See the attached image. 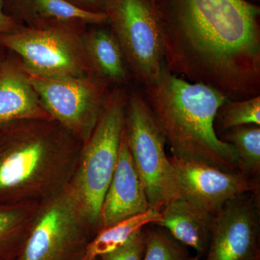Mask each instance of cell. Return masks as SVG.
I'll return each mask as SVG.
<instances>
[{"mask_svg":"<svg viewBox=\"0 0 260 260\" xmlns=\"http://www.w3.org/2000/svg\"><path fill=\"white\" fill-rule=\"evenodd\" d=\"M85 31L58 25H23L16 31L0 34V48L13 53L26 73L37 76L96 75L84 47Z\"/></svg>","mask_w":260,"mask_h":260,"instance_id":"5b68a950","label":"cell"},{"mask_svg":"<svg viewBox=\"0 0 260 260\" xmlns=\"http://www.w3.org/2000/svg\"><path fill=\"white\" fill-rule=\"evenodd\" d=\"M84 47L95 74L110 84L123 86L129 70L120 45L112 30L92 29L83 34Z\"/></svg>","mask_w":260,"mask_h":260,"instance_id":"9a60e30c","label":"cell"},{"mask_svg":"<svg viewBox=\"0 0 260 260\" xmlns=\"http://www.w3.org/2000/svg\"><path fill=\"white\" fill-rule=\"evenodd\" d=\"M149 209L150 205L133 162L124 127L115 172L103 202L100 230Z\"/></svg>","mask_w":260,"mask_h":260,"instance_id":"7c38bea8","label":"cell"},{"mask_svg":"<svg viewBox=\"0 0 260 260\" xmlns=\"http://www.w3.org/2000/svg\"><path fill=\"white\" fill-rule=\"evenodd\" d=\"M258 194L241 195L214 214L205 260H260Z\"/></svg>","mask_w":260,"mask_h":260,"instance_id":"30bf717a","label":"cell"},{"mask_svg":"<svg viewBox=\"0 0 260 260\" xmlns=\"http://www.w3.org/2000/svg\"><path fill=\"white\" fill-rule=\"evenodd\" d=\"M26 74L51 118L83 144L85 143L102 113L110 83L96 75L48 78Z\"/></svg>","mask_w":260,"mask_h":260,"instance_id":"9c48e42d","label":"cell"},{"mask_svg":"<svg viewBox=\"0 0 260 260\" xmlns=\"http://www.w3.org/2000/svg\"><path fill=\"white\" fill-rule=\"evenodd\" d=\"M189 260H201V258H200V255L198 254L196 256H191Z\"/></svg>","mask_w":260,"mask_h":260,"instance_id":"4316f807","label":"cell"},{"mask_svg":"<svg viewBox=\"0 0 260 260\" xmlns=\"http://www.w3.org/2000/svg\"><path fill=\"white\" fill-rule=\"evenodd\" d=\"M70 3L83 8L95 12H104L105 0H68Z\"/></svg>","mask_w":260,"mask_h":260,"instance_id":"d4e9b609","label":"cell"},{"mask_svg":"<svg viewBox=\"0 0 260 260\" xmlns=\"http://www.w3.org/2000/svg\"><path fill=\"white\" fill-rule=\"evenodd\" d=\"M39 206L35 202L0 203V260H15L18 255Z\"/></svg>","mask_w":260,"mask_h":260,"instance_id":"2e32d148","label":"cell"},{"mask_svg":"<svg viewBox=\"0 0 260 260\" xmlns=\"http://www.w3.org/2000/svg\"><path fill=\"white\" fill-rule=\"evenodd\" d=\"M5 54H6V51L0 48V64H1L3 59H4Z\"/></svg>","mask_w":260,"mask_h":260,"instance_id":"484cf974","label":"cell"},{"mask_svg":"<svg viewBox=\"0 0 260 260\" xmlns=\"http://www.w3.org/2000/svg\"><path fill=\"white\" fill-rule=\"evenodd\" d=\"M144 251L141 260H189V253L184 244L159 229L144 231Z\"/></svg>","mask_w":260,"mask_h":260,"instance_id":"44dd1931","label":"cell"},{"mask_svg":"<svg viewBox=\"0 0 260 260\" xmlns=\"http://www.w3.org/2000/svg\"><path fill=\"white\" fill-rule=\"evenodd\" d=\"M167 69L229 100L259 95L260 9L246 0H150Z\"/></svg>","mask_w":260,"mask_h":260,"instance_id":"6da1fadb","label":"cell"},{"mask_svg":"<svg viewBox=\"0 0 260 260\" xmlns=\"http://www.w3.org/2000/svg\"><path fill=\"white\" fill-rule=\"evenodd\" d=\"M127 93L123 86L111 89L95 128L82 145L68 186L79 202L94 235L100 230L103 202L115 172Z\"/></svg>","mask_w":260,"mask_h":260,"instance_id":"277c9868","label":"cell"},{"mask_svg":"<svg viewBox=\"0 0 260 260\" xmlns=\"http://www.w3.org/2000/svg\"><path fill=\"white\" fill-rule=\"evenodd\" d=\"M93 236L79 202L67 186L39 203L28 237L15 260H81Z\"/></svg>","mask_w":260,"mask_h":260,"instance_id":"52a82bcc","label":"cell"},{"mask_svg":"<svg viewBox=\"0 0 260 260\" xmlns=\"http://www.w3.org/2000/svg\"><path fill=\"white\" fill-rule=\"evenodd\" d=\"M32 1L34 0H5V13L20 23L30 25Z\"/></svg>","mask_w":260,"mask_h":260,"instance_id":"603a6c76","label":"cell"},{"mask_svg":"<svg viewBox=\"0 0 260 260\" xmlns=\"http://www.w3.org/2000/svg\"><path fill=\"white\" fill-rule=\"evenodd\" d=\"M83 143L52 120H19L0 127V203H42L73 177Z\"/></svg>","mask_w":260,"mask_h":260,"instance_id":"7a4b0ae2","label":"cell"},{"mask_svg":"<svg viewBox=\"0 0 260 260\" xmlns=\"http://www.w3.org/2000/svg\"><path fill=\"white\" fill-rule=\"evenodd\" d=\"M213 215L190 200L179 196L160 210V220L155 224L202 255L208 250Z\"/></svg>","mask_w":260,"mask_h":260,"instance_id":"5bb4252c","label":"cell"},{"mask_svg":"<svg viewBox=\"0 0 260 260\" xmlns=\"http://www.w3.org/2000/svg\"><path fill=\"white\" fill-rule=\"evenodd\" d=\"M104 12L129 72L142 88L154 83L166 65L160 28L150 0H105Z\"/></svg>","mask_w":260,"mask_h":260,"instance_id":"ba28073f","label":"cell"},{"mask_svg":"<svg viewBox=\"0 0 260 260\" xmlns=\"http://www.w3.org/2000/svg\"><path fill=\"white\" fill-rule=\"evenodd\" d=\"M28 119H53L29 83L20 59L6 51L0 64V127Z\"/></svg>","mask_w":260,"mask_h":260,"instance_id":"4fadbf2b","label":"cell"},{"mask_svg":"<svg viewBox=\"0 0 260 260\" xmlns=\"http://www.w3.org/2000/svg\"><path fill=\"white\" fill-rule=\"evenodd\" d=\"M144 232L138 231L121 247L104 254L101 260H141L144 251Z\"/></svg>","mask_w":260,"mask_h":260,"instance_id":"7402d4cb","label":"cell"},{"mask_svg":"<svg viewBox=\"0 0 260 260\" xmlns=\"http://www.w3.org/2000/svg\"><path fill=\"white\" fill-rule=\"evenodd\" d=\"M160 220V210L149 209L144 213L101 229L87 244L81 260L99 259L101 256L124 245L133 234L145 225L158 223Z\"/></svg>","mask_w":260,"mask_h":260,"instance_id":"ac0fdd59","label":"cell"},{"mask_svg":"<svg viewBox=\"0 0 260 260\" xmlns=\"http://www.w3.org/2000/svg\"><path fill=\"white\" fill-rule=\"evenodd\" d=\"M23 25V23L5 13V0H0V34L16 31Z\"/></svg>","mask_w":260,"mask_h":260,"instance_id":"cb8c5ba5","label":"cell"},{"mask_svg":"<svg viewBox=\"0 0 260 260\" xmlns=\"http://www.w3.org/2000/svg\"><path fill=\"white\" fill-rule=\"evenodd\" d=\"M143 93L165 135L172 156L239 172L235 147L215 129L218 109L229 99L205 84L191 83L164 68Z\"/></svg>","mask_w":260,"mask_h":260,"instance_id":"3957f363","label":"cell"},{"mask_svg":"<svg viewBox=\"0 0 260 260\" xmlns=\"http://www.w3.org/2000/svg\"><path fill=\"white\" fill-rule=\"evenodd\" d=\"M223 141L235 147L238 169L241 174L256 179L260 172V127L257 125L237 126L224 135Z\"/></svg>","mask_w":260,"mask_h":260,"instance_id":"d6986e66","label":"cell"},{"mask_svg":"<svg viewBox=\"0 0 260 260\" xmlns=\"http://www.w3.org/2000/svg\"><path fill=\"white\" fill-rule=\"evenodd\" d=\"M105 12L83 9L68 0H34L31 26L58 25L85 30L88 25L107 23Z\"/></svg>","mask_w":260,"mask_h":260,"instance_id":"e0dca14e","label":"cell"},{"mask_svg":"<svg viewBox=\"0 0 260 260\" xmlns=\"http://www.w3.org/2000/svg\"><path fill=\"white\" fill-rule=\"evenodd\" d=\"M169 160L177 177L179 196L213 215L241 195L259 193V180L240 172H225L204 162L175 156Z\"/></svg>","mask_w":260,"mask_h":260,"instance_id":"8fae6325","label":"cell"},{"mask_svg":"<svg viewBox=\"0 0 260 260\" xmlns=\"http://www.w3.org/2000/svg\"><path fill=\"white\" fill-rule=\"evenodd\" d=\"M217 121L218 127L222 130L240 126H260L259 95L244 100L229 99L218 109Z\"/></svg>","mask_w":260,"mask_h":260,"instance_id":"ffe728a7","label":"cell"},{"mask_svg":"<svg viewBox=\"0 0 260 260\" xmlns=\"http://www.w3.org/2000/svg\"><path fill=\"white\" fill-rule=\"evenodd\" d=\"M124 132L150 208L160 211L179 196V187L166 154L165 135L140 90L133 89L127 93Z\"/></svg>","mask_w":260,"mask_h":260,"instance_id":"8992f818","label":"cell"}]
</instances>
